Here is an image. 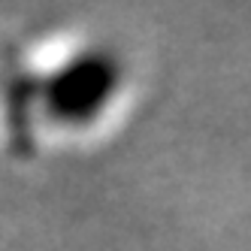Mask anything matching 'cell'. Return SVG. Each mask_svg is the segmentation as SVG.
<instances>
[{
	"label": "cell",
	"instance_id": "obj_1",
	"mask_svg": "<svg viewBox=\"0 0 251 251\" xmlns=\"http://www.w3.org/2000/svg\"><path fill=\"white\" fill-rule=\"evenodd\" d=\"M136 100L133 58L97 27H46L0 55V142L22 157L97 149Z\"/></svg>",
	"mask_w": 251,
	"mask_h": 251
}]
</instances>
